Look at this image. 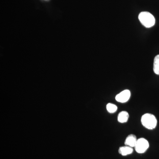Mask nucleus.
Returning <instances> with one entry per match:
<instances>
[{"label":"nucleus","mask_w":159,"mask_h":159,"mask_svg":"<svg viewBox=\"0 0 159 159\" xmlns=\"http://www.w3.org/2000/svg\"><path fill=\"white\" fill-rule=\"evenodd\" d=\"M139 19L142 25L147 28H151L155 24V17L148 11L141 12L139 15Z\"/></svg>","instance_id":"1"},{"label":"nucleus","mask_w":159,"mask_h":159,"mask_svg":"<svg viewBox=\"0 0 159 159\" xmlns=\"http://www.w3.org/2000/svg\"><path fill=\"white\" fill-rule=\"evenodd\" d=\"M142 125L148 129H153L157 125V119L152 114L146 113L142 116L141 118Z\"/></svg>","instance_id":"2"},{"label":"nucleus","mask_w":159,"mask_h":159,"mask_svg":"<svg viewBox=\"0 0 159 159\" xmlns=\"http://www.w3.org/2000/svg\"><path fill=\"white\" fill-rule=\"evenodd\" d=\"M149 147V143L147 140L144 138L138 139L134 148L136 151L139 153H143Z\"/></svg>","instance_id":"3"},{"label":"nucleus","mask_w":159,"mask_h":159,"mask_svg":"<svg viewBox=\"0 0 159 159\" xmlns=\"http://www.w3.org/2000/svg\"><path fill=\"white\" fill-rule=\"evenodd\" d=\"M130 95V91L129 90H125L116 95V99L117 102L124 103L127 102L129 100Z\"/></svg>","instance_id":"4"},{"label":"nucleus","mask_w":159,"mask_h":159,"mask_svg":"<svg viewBox=\"0 0 159 159\" xmlns=\"http://www.w3.org/2000/svg\"><path fill=\"white\" fill-rule=\"evenodd\" d=\"M137 137L134 134H130L125 139V145L131 147H134L137 142Z\"/></svg>","instance_id":"5"},{"label":"nucleus","mask_w":159,"mask_h":159,"mask_svg":"<svg viewBox=\"0 0 159 159\" xmlns=\"http://www.w3.org/2000/svg\"><path fill=\"white\" fill-rule=\"evenodd\" d=\"M133 152V149L132 147L126 146V145L120 147L119 149V153L123 156L131 154Z\"/></svg>","instance_id":"6"},{"label":"nucleus","mask_w":159,"mask_h":159,"mask_svg":"<svg viewBox=\"0 0 159 159\" xmlns=\"http://www.w3.org/2000/svg\"><path fill=\"white\" fill-rule=\"evenodd\" d=\"M129 115L126 111H122L119 113L118 116V121L120 123H125L128 121Z\"/></svg>","instance_id":"7"},{"label":"nucleus","mask_w":159,"mask_h":159,"mask_svg":"<svg viewBox=\"0 0 159 159\" xmlns=\"http://www.w3.org/2000/svg\"><path fill=\"white\" fill-rule=\"evenodd\" d=\"M153 71L155 74L159 75V55H157L154 59Z\"/></svg>","instance_id":"8"},{"label":"nucleus","mask_w":159,"mask_h":159,"mask_svg":"<svg viewBox=\"0 0 159 159\" xmlns=\"http://www.w3.org/2000/svg\"><path fill=\"white\" fill-rule=\"evenodd\" d=\"M107 110L110 113H113L117 110V107L112 103H109L107 105Z\"/></svg>","instance_id":"9"}]
</instances>
